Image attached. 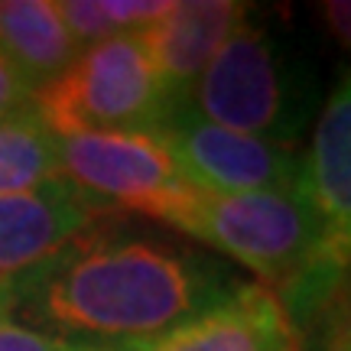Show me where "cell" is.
<instances>
[{"label": "cell", "mask_w": 351, "mask_h": 351, "mask_svg": "<svg viewBox=\"0 0 351 351\" xmlns=\"http://www.w3.org/2000/svg\"><path fill=\"white\" fill-rule=\"evenodd\" d=\"M33 111L56 137H65L160 127L169 114V101L137 29L82 46L62 75L33 95Z\"/></svg>", "instance_id": "3957f363"}, {"label": "cell", "mask_w": 351, "mask_h": 351, "mask_svg": "<svg viewBox=\"0 0 351 351\" xmlns=\"http://www.w3.org/2000/svg\"><path fill=\"white\" fill-rule=\"evenodd\" d=\"M326 351H351V306L335 319V326L328 332Z\"/></svg>", "instance_id": "e0dca14e"}, {"label": "cell", "mask_w": 351, "mask_h": 351, "mask_svg": "<svg viewBox=\"0 0 351 351\" xmlns=\"http://www.w3.org/2000/svg\"><path fill=\"white\" fill-rule=\"evenodd\" d=\"M13 306H16V296H10V293H0V322H7V313H10Z\"/></svg>", "instance_id": "ac0fdd59"}, {"label": "cell", "mask_w": 351, "mask_h": 351, "mask_svg": "<svg viewBox=\"0 0 351 351\" xmlns=\"http://www.w3.org/2000/svg\"><path fill=\"white\" fill-rule=\"evenodd\" d=\"M238 280L208 257L156 238H117L101 221L23 289L20 302L52 335L98 345L163 335L225 300Z\"/></svg>", "instance_id": "6da1fadb"}, {"label": "cell", "mask_w": 351, "mask_h": 351, "mask_svg": "<svg viewBox=\"0 0 351 351\" xmlns=\"http://www.w3.org/2000/svg\"><path fill=\"white\" fill-rule=\"evenodd\" d=\"M319 16L328 26V33L339 39L345 49H351V0H328L319 3Z\"/></svg>", "instance_id": "2e32d148"}, {"label": "cell", "mask_w": 351, "mask_h": 351, "mask_svg": "<svg viewBox=\"0 0 351 351\" xmlns=\"http://www.w3.org/2000/svg\"><path fill=\"white\" fill-rule=\"evenodd\" d=\"M85 341H72L43 328H26L0 322V351H78Z\"/></svg>", "instance_id": "5bb4252c"}, {"label": "cell", "mask_w": 351, "mask_h": 351, "mask_svg": "<svg viewBox=\"0 0 351 351\" xmlns=\"http://www.w3.org/2000/svg\"><path fill=\"white\" fill-rule=\"evenodd\" d=\"M300 192L326 228L328 257L351 263V75L341 82L315 124L300 166Z\"/></svg>", "instance_id": "30bf717a"}, {"label": "cell", "mask_w": 351, "mask_h": 351, "mask_svg": "<svg viewBox=\"0 0 351 351\" xmlns=\"http://www.w3.org/2000/svg\"><path fill=\"white\" fill-rule=\"evenodd\" d=\"M182 108L234 134L289 143L283 137L287 82L267 29L247 16L192 82Z\"/></svg>", "instance_id": "5b68a950"}, {"label": "cell", "mask_w": 351, "mask_h": 351, "mask_svg": "<svg viewBox=\"0 0 351 351\" xmlns=\"http://www.w3.org/2000/svg\"><path fill=\"white\" fill-rule=\"evenodd\" d=\"M160 127L173 147L182 176L202 192L238 195L300 186L302 156L293 153V143L234 134L202 121L182 104H176Z\"/></svg>", "instance_id": "52a82bcc"}, {"label": "cell", "mask_w": 351, "mask_h": 351, "mask_svg": "<svg viewBox=\"0 0 351 351\" xmlns=\"http://www.w3.org/2000/svg\"><path fill=\"white\" fill-rule=\"evenodd\" d=\"M251 13L238 0H169L163 16L140 29L169 111Z\"/></svg>", "instance_id": "9c48e42d"}, {"label": "cell", "mask_w": 351, "mask_h": 351, "mask_svg": "<svg viewBox=\"0 0 351 351\" xmlns=\"http://www.w3.org/2000/svg\"><path fill=\"white\" fill-rule=\"evenodd\" d=\"M108 215L114 208L69 179L0 195V293H10L20 302L23 289Z\"/></svg>", "instance_id": "8992f818"}, {"label": "cell", "mask_w": 351, "mask_h": 351, "mask_svg": "<svg viewBox=\"0 0 351 351\" xmlns=\"http://www.w3.org/2000/svg\"><path fill=\"white\" fill-rule=\"evenodd\" d=\"M108 351H300V332L283 300L263 283H238L205 313L140 341H114Z\"/></svg>", "instance_id": "ba28073f"}, {"label": "cell", "mask_w": 351, "mask_h": 351, "mask_svg": "<svg viewBox=\"0 0 351 351\" xmlns=\"http://www.w3.org/2000/svg\"><path fill=\"white\" fill-rule=\"evenodd\" d=\"M33 95L36 88L23 78L20 69H13L3 56H0V121H7L13 114H23L33 108Z\"/></svg>", "instance_id": "9a60e30c"}, {"label": "cell", "mask_w": 351, "mask_h": 351, "mask_svg": "<svg viewBox=\"0 0 351 351\" xmlns=\"http://www.w3.org/2000/svg\"><path fill=\"white\" fill-rule=\"evenodd\" d=\"M78 351H108V348H104V345H82Z\"/></svg>", "instance_id": "d6986e66"}, {"label": "cell", "mask_w": 351, "mask_h": 351, "mask_svg": "<svg viewBox=\"0 0 351 351\" xmlns=\"http://www.w3.org/2000/svg\"><path fill=\"white\" fill-rule=\"evenodd\" d=\"M59 173L114 212H134L173 225L192 195L163 127L88 130L56 137Z\"/></svg>", "instance_id": "277c9868"}, {"label": "cell", "mask_w": 351, "mask_h": 351, "mask_svg": "<svg viewBox=\"0 0 351 351\" xmlns=\"http://www.w3.org/2000/svg\"><path fill=\"white\" fill-rule=\"evenodd\" d=\"M62 179L56 134L33 108L0 121V195L39 189Z\"/></svg>", "instance_id": "7c38bea8"}, {"label": "cell", "mask_w": 351, "mask_h": 351, "mask_svg": "<svg viewBox=\"0 0 351 351\" xmlns=\"http://www.w3.org/2000/svg\"><path fill=\"white\" fill-rule=\"evenodd\" d=\"M0 56L36 91L62 75L78 56V43L59 13V0H0Z\"/></svg>", "instance_id": "8fae6325"}, {"label": "cell", "mask_w": 351, "mask_h": 351, "mask_svg": "<svg viewBox=\"0 0 351 351\" xmlns=\"http://www.w3.org/2000/svg\"><path fill=\"white\" fill-rule=\"evenodd\" d=\"M169 228L218 247L261 276L267 289L276 287L283 296H293L289 319L300 306L309 309L328 300L341 276V267L328 257L326 228L300 186L238 195L192 189Z\"/></svg>", "instance_id": "7a4b0ae2"}, {"label": "cell", "mask_w": 351, "mask_h": 351, "mask_svg": "<svg viewBox=\"0 0 351 351\" xmlns=\"http://www.w3.org/2000/svg\"><path fill=\"white\" fill-rule=\"evenodd\" d=\"M166 7L169 0H59V13L78 49L121 33H137L163 16Z\"/></svg>", "instance_id": "4fadbf2b"}]
</instances>
